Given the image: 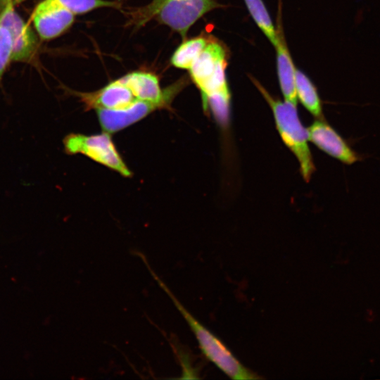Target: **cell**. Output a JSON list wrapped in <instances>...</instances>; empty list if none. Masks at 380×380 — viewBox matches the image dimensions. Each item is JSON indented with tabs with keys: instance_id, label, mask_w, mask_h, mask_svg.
<instances>
[{
	"instance_id": "obj_7",
	"label": "cell",
	"mask_w": 380,
	"mask_h": 380,
	"mask_svg": "<svg viewBox=\"0 0 380 380\" xmlns=\"http://www.w3.org/2000/svg\"><path fill=\"white\" fill-rule=\"evenodd\" d=\"M120 79L129 87L138 101L157 103L163 108L170 106L172 99L182 87V82H179L161 89L156 75L142 71L130 72Z\"/></svg>"
},
{
	"instance_id": "obj_11",
	"label": "cell",
	"mask_w": 380,
	"mask_h": 380,
	"mask_svg": "<svg viewBox=\"0 0 380 380\" xmlns=\"http://www.w3.org/2000/svg\"><path fill=\"white\" fill-rule=\"evenodd\" d=\"M227 64L225 49L217 42L208 43L189 70L192 81L202 91L217 70Z\"/></svg>"
},
{
	"instance_id": "obj_6",
	"label": "cell",
	"mask_w": 380,
	"mask_h": 380,
	"mask_svg": "<svg viewBox=\"0 0 380 380\" xmlns=\"http://www.w3.org/2000/svg\"><path fill=\"white\" fill-rule=\"evenodd\" d=\"M309 141L317 148L346 165H352L363 158L324 120L317 118L307 128Z\"/></svg>"
},
{
	"instance_id": "obj_12",
	"label": "cell",
	"mask_w": 380,
	"mask_h": 380,
	"mask_svg": "<svg viewBox=\"0 0 380 380\" xmlns=\"http://www.w3.org/2000/svg\"><path fill=\"white\" fill-rule=\"evenodd\" d=\"M274 46L277 52V68L280 89L284 100L297 106L296 92V68L281 32H277Z\"/></svg>"
},
{
	"instance_id": "obj_16",
	"label": "cell",
	"mask_w": 380,
	"mask_h": 380,
	"mask_svg": "<svg viewBox=\"0 0 380 380\" xmlns=\"http://www.w3.org/2000/svg\"><path fill=\"white\" fill-rule=\"evenodd\" d=\"M74 15L83 14L92 10L104 8H118L119 4L106 0H49Z\"/></svg>"
},
{
	"instance_id": "obj_1",
	"label": "cell",
	"mask_w": 380,
	"mask_h": 380,
	"mask_svg": "<svg viewBox=\"0 0 380 380\" xmlns=\"http://www.w3.org/2000/svg\"><path fill=\"white\" fill-rule=\"evenodd\" d=\"M151 274L167 293L193 331L203 355L229 378L238 380L258 379L260 376L245 367L216 335L196 319L179 302L166 284L143 259Z\"/></svg>"
},
{
	"instance_id": "obj_3",
	"label": "cell",
	"mask_w": 380,
	"mask_h": 380,
	"mask_svg": "<svg viewBox=\"0 0 380 380\" xmlns=\"http://www.w3.org/2000/svg\"><path fill=\"white\" fill-rule=\"evenodd\" d=\"M68 154L84 155L117 172L129 177L132 172L118 153L109 133L93 135L70 134L63 140Z\"/></svg>"
},
{
	"instance_id": "obj_4",
	"label": "cell",
	"mask_w": 380,
	"mask_h": 380,
	"mask_svg": "<svg viewBox=\"0 0 380 380\" xmlns=\"http://www.w3.org/2000/svg\"><path fill=\"white\" fill-rule=\"evenodd\" d=\"M220 6L215 0H166L155 16L184 38L199 18Z\"/></svg>"
},
{
	"instance_id": "obj_19",
	"label": "cell",
	"mask_w": 380,
	"mask_h": 380,
	"mask_svg": "<svg viewBox=\"0 0 380 380\" xmlns=\"http://www.w3.org/2000/svg\"><path fill=\"white\" fill-rule=\"evenodd\" d=\"M12 3L13 0H0V11L3 9L6 5Z\"/></svg>"
},
{
	"instance_id": "obj_2",
	"label": "cell",
	"mask_w": 380,
	"mask_h": 380,
	"mask_svg": "<svg viewBox=\"0 0 380 380\" xmlns=\"http://www.w3.org/2000/svg\"><path fill=\"white\" fill-rule=\"evenodd\" d=\"M251 80L270 106L281 139L296 158L300 172L308 182L315 171V166L308 146V129L300 120L296 106L274 98L259 82Z\"/></svg>"
},
{
	"instance_id": "obj_5",
	"label": "cell",
	"mask_w": 380,
	"mask_h": 380,
	"mask_svg": "<svg viewBox=\"0 0 380 380\" xmlns=\"http://www.w3.org/2000/svg\"><path fill=\"white\" fill-rule=\"evenodd\" d=\"M0 25L8 29L12 41L11 61L30 62L38 48V39L23 18L15 11L13 3L0 11Z\"/></svg>"
},
{
	"instance_id": "obj_14",
	"label": "cell",
	"mask_w": 380,
	"mask_h": 380,
	"mask_svg": "<svg viewBox=\"0 0 380 380\" xmlns=\"http://www.w3.org/2000/svg\"><path fill=\"white\" fill-rule=\"evenodd\" d=\"M208 42L209 41L203 37H197L185 41L172 56V65L189 70Z\"/></svg>"
},
{
	"instance_id": "obj_18",
	"label": "cell",
	"mask_w": 380,
	"mask_h": 380,
	"mask_svg": "<svg viewBox=\"0 0 380 380\" xmlns=\"http://www.w3.org/2000/svg\"><path fill=\"white\" fill-rule=\"evenodd\" d=\"M166 0H153L152 2L138 11L137 14L134 15L133 20L137 23V25H142L148 20L155 16L159 7Z\"/></svg>"
},
{
	"instance_id": "obj_13",
	"label": "cell",
	"mask_w": 380,
	"mask_h": 380,
	"mask_svg": "<svg viewBox=\"0 0 380 380\" xmlns=\"http://www.w3.org/2000/svg\"><path fill=\"white\" fill-rule=\"evenodd\" d=\"M295 85L297 99L306 110L316 118H324L322 104L316 87L303 72L297 69Z\"/></svg>"
},
{
	"instance_id": "obj_10",
	"label": "cell",
	"mask_w": 380,
	"mask_h": 380,
	"mask_svg": "<svg viewBox=\"0 0 380 380\" xmlns=\"http://www.w3.org/2000/svg\"><path fill=\"white\" fill-rule=\"evenodd\" d=\"M157 103L137 101L122 110H96L98 119L103 130L109 134L123 129L142 120L152 112L162 109Z\"/></svg>"
},
{
	"instance_id": "obj_8",
	"label": "cell",
	"mask_w": 380,
	"mask_h": 380,
	"mask_svg": "<svg viewBox=\"0 0 380 380\" xmlns=\"http://www.w3.org/2000/svg\"><path fill=\"white\" fill-rule=\"evenodd\" d=\"M74 94L80 99L87 110H122L138 101L120 78L96 91Z\"/></svg>"
},
{
	"instance_id": "obj_17",
	"label": "cell",
	"mask_w": 380,
	"mask_h": 380,
	"mask_svg": "<svg viewBox=\"0 0 380 380\" xmlns=\"http://www.w3.org/2000/svg\"><path fill=\"white\" fill-rule=\"evenodd\" d=\"M12 41L9 31L0 25V82L11 61Z\"/></svg>"
},
{
	"instance_id": "obj_15",
	"label": "cell",
	"mask_w": 380,
	"mask_h": 380,
	"mask_svg": "<svg viewBox=\"0 0 380 380\" xmlns=\"http://www.w3.org/2000/svg\"><path fill=\"white\" fill-rule=\"evenodd\" d=\"M256 25L274 46L277 32L262 0H243Z\"/></svg>"
},
{
	"instance_id": "obj_9",
	"label": "cell",
	"mask_w": 380,
	"mask_h": 380,
	"mask_svg": "<svg viewBox=\"0 0 380 380\" xmlns=\"http://www.w3.org/2000/svg\"><path fill=\"white\" fill-rule=\"evenodd\" d=\"M75 15L49 0L41 1L34 8L32 20L40 38L49 40L58 37L74 22Z\"/></svg>"
}]
</instances>
